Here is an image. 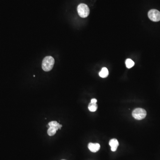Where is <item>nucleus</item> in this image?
I'll return each mask as SVG.
<instances>
[{
	"label": "nucleus",
	"mask_w": 160,
	"mask_h": 160,
	"mask_svg": "<svg viewBox=\"0 0 160 160\" xmlns=\"http://www.w3.org/2000/svg\"><path fill=\"white\" fill-rule=\"evenodd\" d=\"M54 59L51 56H47L45 57L42 62V68L46 72L50 71L52 69L54 65Z\"/></svg>",
	"instance_id": "f257e3e1"
},
{
	"label": "nucleus",
	"mask_w": 160,
	"mask_h": 160,
	"mask_svg": "<svg viewBox=\"0 0 160 160\" xmlns=\"http://www.w3.org/2000/svg\"><path fill=\"white\" fill-rule=\"evenodd\" d=\"M78 13L81 17H87L89 14V9L85 4L82 3L79 5L77 8Z\"/></svg>",
	"instance_id": "f03ea898"
},
{
	"label": "nucleus",
	"mask_w": 160,
	"mask_h": 160,
	"mask_svg": "<svg viewBox=\"0 0 160 160\" xmlns=\"http://www.w3.org/2000/svg\"><path fill=\"white\" fill-rule=\"evenodd\" d=\"M147 112L146 110L142 108H137L133 111L132 116L135 119L141 120L146 117Z\"/></svg>",
	"instance_id": "7ed1b4c3"
},
{
	"label": "nucleus",
	"mask_w": 160,
	"mask_h": 160,
	"mask_svg": "<svg viewBox=\"0 0 160 160\" xmlns=\"http://www.w3.org/2000/svg\"><path fill=\"white\" fill-rule=\"evenodd\" d=\"M148 17L151 21L154 22L160 21V12L157 10H150L148 12Z\"/></svg>",
	"instance_id": "20e7f679"
},
{
	"label": "nucleus",
	"mask_w": 160,
	"mask_h": 160,
	"mask_svg": "<svg viewBox=\"0 0 160 160\" xmlns=\"http://www.w3.org/2000/svg\"><path fill=\"white\" fill-rule=\"evenodd\" d=\"M109 145L110 146L112 151L115 152L117 150V147L119 145V142L116 139H112L109 142Z\"/></svg>",
	"instance_id": "39448f33"
},
{
	"label": "nucleus",
	"mask_w": 160,
	"mask_h": 160,
	"mask_svg": "<svg viewBox=\"0 0 160 160\" xmlns=\"http://www.w3.org/2000/svg\"><path fill=\"white\" fill-rule=\"evenodd\" d=\"M88 148L93 153H96L100 149V145L99 143H89L88 145Z\"/></svg>",
	"instance_id": "423d86ee"
},
{
	"label": "nucleus",
	"mask_w": 160,
	"mask_h": 160,
	"mask_svg": "<svg viewBox=\"0 0 160 160\" xmlns=\"http://www.w3.org/2000/svg\"><path fill=\"white\" fill-rule=\"evenodd\" d=\"M49 128L52 127L53 128L55 129L57 131L58 129H61L62 126L61 124H60L56 121H52L50 122L49 123Z\"/></svg>",
	"instance_id": "0eeeda50"
},
{
	"label": "nucleus",
	"mask_w": 160,
	"mask_h": 160,
	"mask_svg": "<svg viewBox=\"0 0 160 160\" xmlns=\"http://www.w3.org/2000/svg\"><path fill=\"white\" fill-rule=\"evenodd\" d=\"M99 75L100 77L102 78H106L108 77L109 75V71L108 69L106 68L103 67L99 73Z\"/></svg>",
	"instance_id": "6e6552de"
},
{
	"label": "nucleus",
	"mask_w": 160,
	"mask_h": 160,
	"mask_svg": "<svg viewBox=\"0 0 160 160\" xmlns=\"http://www.w3.org/2000/svg\"><path fill=\"white\" fill-rule=\"evenodd\" d=\"M89 110L91 112H95L97 109V105L96 103H91L90 102L88 106Z\"/></svg>",
	"instance_id": "1a4fd4ad"
},
{
	"label": "nucleus",
	"mask_w": 160,
	"mask_h": 160,
	"mask_svg": "<svg viewBox=\"0 0 160 160\" xmlns=\"http://www.w3.org/2000/svg\"><path fill=\"white\" fill-rule=\"evenodd\" d=\"M134 64H135V63H134V61H132L131 59H127L126 60V65L127 68H131L133 67L134 66Z\"/></svg>",
	"instance_id": "9d476101"
},
{
	"label": "nucleus",
	"mask_w": 160,
	"mask_h": 160,
	"mask_svg": "<svg viewBox=\"0 0 160 160\" xmlns=\"http://www.w3.org/2000/svg\"><path fill=\"white\" fill-rule=\"evenodd\" d=\"M56 132L57 130H56L55 129L53 128L52 127H50L49 129H48L47 133H48V134L49 136H52L56 134Z\"/></svg>",
	"instance_id": "9b49d317"
},
{
	"label": "nucleus",
	"mask_w": 160,
	"mask_h": 160,
	"mask_svg": "<svg viewBox=\"0 0 160 160\" xmlns=\"http://www.w3.org/2000/svg\"><path fill=\"white\" fill-rule=\"evenodd\" d=\"M91 103H96L97 102V100L95 99H92L91 100Z\"/></svg>",
	"instance_id": "f8f14e48"
},
{
	"label": "nucleus",
	"mask_w": 160,
	"mask_h": 160,
	"mask_svg": "<svg viewBox=\"0 0 160 160\" xmlns=\"http://www.w3.org/2000/svg\"><path fill=\"white\" fill-rule=\"evenodd\" d=\"M64 160V159H63V160Z\"/></svg>",
	"instance_id": "ddd939ff"
}]
</instances>
